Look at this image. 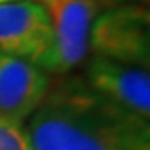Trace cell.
I'll return each mask as SVG.
<instances>
[{
  "label": "cell",
  "mask_w": 150,
  "mask_h": 150,
  "mask_svg": "<svg viewBox=\"0 0 150 150\" xmlns=\"http://www.w3.org/2000/svg\"><path fill=\"white\" fill-rule=\"evenodd\" d=\"M0 52L47 67L52 52V27L36 0L0 4Z\"/></svg>",
  "instance_id": "4"
},
{
  "label": "cell",
  "mask_w": 150,
  "mask_h": 150,
  "mask_svg": "<svg viewBox=\"0 0 150 150\" xmlns=\"http://www.w3.org/2000/svg\"><path fill=\"white\" fill-rule=\"evenodd\" d=\"M6 2H16V0H0V4H6Z\"/></svg>",
  "instance_id": "9"
},
{
  "label": "cell",
  "mask_w": 150,
  "mask_h": 150,
  "mask_svg": "<svg viewBox=\"0 0 150 150\" xmlns=\"http://www.w3.org/2000/svg\"><path fill=\"white\" fill-rule=\"evenodd\" d=\"M44 6L52 27V52L45 71L65 74L78 67L89 52L92 22L107 0H36Z\"/></svg>",
  "instance_id": "3"
},
{
  "label": "cell",
  "mask_w": 150,
  "mask_h": 150,
  "mask_svg": "<svg viewBox=\"0 0 150 150\" xmlns=\"http://www.w3.org/2000/svg\"><path fill=\"white\" fill-rule=\"evenodd\" d=\"M33 150H150V123L67 78L29 117Z\"/></svg>",
  "instance_id": "1"
},
{
  "label": "cell",
  "mask_w": 150,
  "mask_h": 150,
  "mask_svg": "<svg viewBox=\"0 0 150 150\" xmlns=\"http://www.w3.org/2000/svg\"><path fill=\"white\" fill-rule=\"evenodd\" d=\"M85 83L110 103L146 121L150 120L148 69L94 56L87 63Z\"/></svg>",
  "instance_id": "5"
},
{
  "label": "cell",
  "mask_w": 150,
  "mask_h": 150,
  "mask_svg": "<svg viewBox=\"0 0 150 150\" xmlns=\"http://www.w3.org/2000/svg\"><path fill=\"white\" fill-rule=\"evenodd\" d=\"M114 2H148V0H114Z\"/></svg>",
  "instance_id": "8"
},
{
  "label": "cell",
  "mask_w": 150,
  "mask_h": 150,
  "mask_svg": "<svg viewBox=\"0 0 150 150\" xmlns=\"http://www.w3.org/2000/svg\"><path fill=\"white\" fill-rule=\"evenodd\" d=\"M89 51L94 56L148 69L150 63V15L137 4L101 11L91 27Z\"/></svg>",
  "instance_id": "2"
},
{
  "label": "cell",
  "mask_w": 150,
  "mask_h": 150,
  "mask_svg": "<svg viewBox=\"0 0 150 150\" xmlns=\"http://www.w3.org/2000/svg\"><path fill=\"white\" fill-rule=\"evenodd\" d=\"M0 150H33L29 134L22 123L0 116Z\"/></svg>",
  "instance_id": "7"
},
{
  "label": "cell",
  "mask_w": 150,
  "mask_h": 150,
  "mask_svg": "<svg viewBox=\"0 0 150 150\" xmlns=\"http://www.w3.org/2000/svg\"><path fill=\"white\" fill-rule=\"evenodd\" d=\"M51 80L27 60L0 52V116L24 123L44 101Z\"/></svg>",
  "instance_id": "6"
}]
</instances>
